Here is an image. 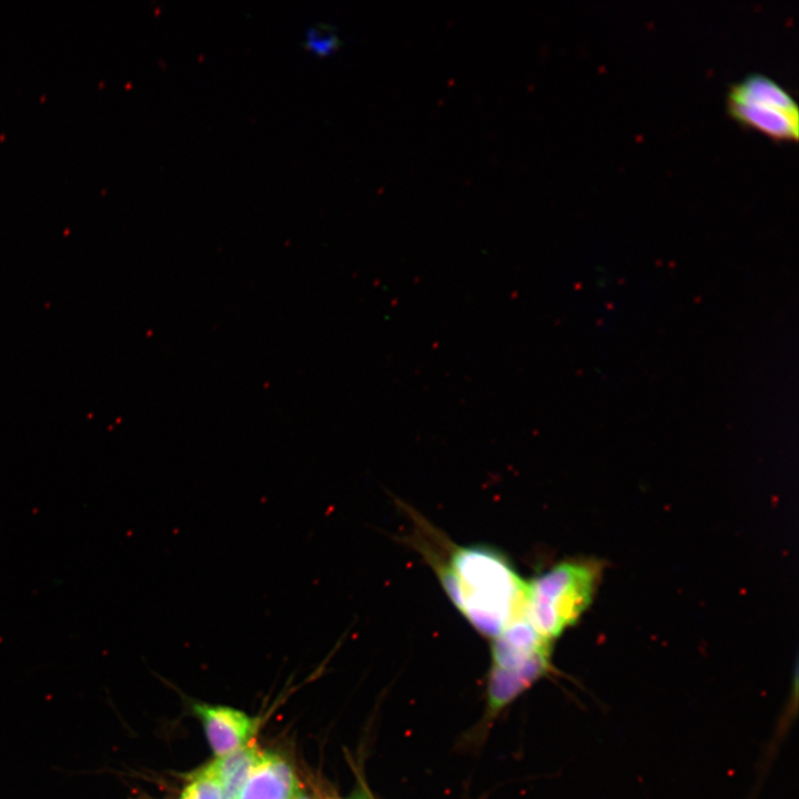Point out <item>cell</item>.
<instances>
[{"instance_id": "obj_1", "label": "cell", "mask_w": 799, "mask_h": 799, "mask_svg": "<svg viewBox=\"0 0 799 799\" xmlns=\"http://www.w3.org/2000/svg\"><path fill=\"white\" fill-rule=\"evenodd\" d=\"M453 605L481 635L494 639L525 613L526 580L499 550L486 545L445 546L446 555L422 542Z\"/></svg>"}, {"instance_id": "obj_2", "label": "cell", "mask_w": 799, "mask_h": 799, "mask_svg": "<svg viewBox=\"0 0 799 799\" xmlns=\"http://www.w3.org/2000/svg\"><path fill=\"white\" fill-rule=\"evenodd\" d=\"M599 568L593 562L564 560L526 580L525 614L535 630L552 641L574 625L590 605Z\"/></svg>"}, {"instance_id": "obj_3", "label": "cell", "mask_w": 799, "mask_h": 799, "mask_svg": "<svg viewBox=\"0 0 799 799\" xmlns=\"http://www.w3.org/2000/svg\"><path fill=\"white\" fill-rule=\"evenodd\" d=\"M194 711L203 722L211 748L220 757L245 746L254 731L253 720L240 710L196 704Z\"/></svg>"}, {"instance_id": "obj_4", "label": "cell", "mask_w": 799, "mask_h": 799, "mask_svg": "<svg viewBox=\"0 0 799 799\" xmlns=\"http://www.w3.org/2000/svg\"><path fill=\"white\" fill-rule=\"evenodd\" d=\"M300 790L297 779L284 759L260 751L236 799H293Z\"/></svg>"}, {"instance_id": "obj_5", "label": "cell", "mask_w": 799, "mask_h": 799, "mask_svg": "<svg viewBox=\"0 0 799 799\" xmlns=\"http://www.w3.org/2000/svg\"><path fill=\"white\" fill-rule=\"evenodd\" d=\"M728 112L739 122L754 127L778 140L798 138V115L785 111L746 102L728 101Z\"/></svg>"}, {"instance_id": "obj_6", "label": "cell", "mask_w": 799, "mask_h": 799, "mask_svg": "<svg viewBox=\"0 0 799 799\" xmlns=\"http://www.w3.org/2000/svg\"><path fill=\"white\" fill-rule=\"evenodd\" d=\"M728 101L761 104L798 115L792 97L775 80L760 73H750L732 84Z\"/></svg>"}, {"instance_id": "obj_7", "label": "cell", "mask_w": 799, "mask_h": 799, "mask_svg": "<svg viewBox=\"0 0 799 799\" xmlns=\"http://www.w3.org/2000/svg\"><path fill=\"white\" fill-rule=\"evenodd\" d=\"M259 755L254 745H245L210 765L221 785L222 799L237 798Z\"/></svg>"}, {"instance_id": "obj_8", "label": "cell", "mask_w": 799, "mask_h": 799, "mask_svg": "<svg viewBox=\"0 0 799 799\" xmlns=\"http://www.w3.org/2000/svg\"><path fill=\"white\" fill-rule=\"evenodd\" d=\"M180 799H222L221 785L210 765L193 777Z\"/></svg>"}, {"instance_id": "obj_9", "label": "cell", "mask_w": 799, "mask_h": 799, "mask_svg": "<svg viewBox=\"0 0 799 799\" xmlns=\"http://www.w3.org/2000/svg\"><path fill=\"white\" fill-rule=\"evenodd\" d=\"M340 44L338 37L328 27H310L304 37V45L313 53L326 55L336 50Z\"/></svg>"}, {"instance_id": "obj_10", "label": "cell", "mask_w": 799, "mask_h": 799, "mask_svg": "<svg viewBox=\"0 0 799 799\" xmlns=\"http://www.w3.org/2000/svg\"><path fill=\"white\" fill-rule=\"evenodd\" d=\"M316 798L317 799H341L337 796H335L334 793H330V792H317Z\"/></svg>"}, {"instance_id": "obj_11", "label": "cell", "mask_w": 799, "mask_h": 799, "mask_svg": "<svg viewBox=\"0 0 799 799\" xmlns=\"http://www.w3.org/2000/svg\"><path fill=\"white\" fill-rule=\"evenodd\" d=\"M293 799H309V797L300 790Z\"/></svg>"}]
</instances>
